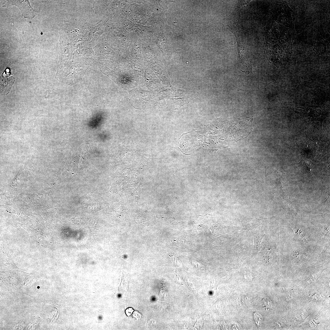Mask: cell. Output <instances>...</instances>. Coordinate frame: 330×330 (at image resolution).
Here are the masks:
<instances>
[{
  "mask_svg": "<svg viewBox=\"0 0 330 330\" xmlns=\"http://www.w3.org/2000/svg\"><path fill=\"white\" fill-rule=\"evenodd\" d=\"M231 31L233 33L237 40V44L238 51L239 56L242 60L245 70H251V65L247 59V57L246 50L242 45L240 37L237 35L235 32L230 27Z\"/></svg>",
  "mask_w": 330,
  "mask_h": 330,
  "instance_id": "obj_4",
  "label": "cell"
},
{
  "mask_svg": "<svg viewBox=\"0 0 330 330\" xmlns=\"http://www.w3.org/2000/svg\"><path fill=\"white\" fill-rule=\"evenodd\" d=\"M3 6L16 5L20 9L22 14L25 18L32 19L36 15V12L31 7L28 0L6 1Z\"/></svg>",
  "mask_w": 330,
  "mask_h": 330,
  "instance_id": "obj_2",
  "label": "cell"
},
{
  "mask_svg": "<svg viewBox=\"0 0 330 330\" xmlns=\"http://www.w3.org/2000/svg\"><path fill=\"white\" fill-rule=\"evenodd\" d=\"M258 314L254 312V314L255 321L258 325L259 324V321L261 320V317H262V316L259 314L258 313Z\"/></svg>",
  "mask_w": 330,
  "mask_h": 330,
  "instance_id": "obj_6",
  "label": "cell"
},
{
  "mask_svg": "<svg viewBox=\"0 0 330 330\" xmlns=\"http://www.w3.org/2000/svg\"><path fill=\"white\" fill-rule=\"evenodd\" d=\"M15 81L9 68L5 69L1 77L0 93L2 95L8 94Z\"/></svg>",
  "mask_w": 330,
  "mask_h": 330,
  "instance_id": "obj_3",
  "label": "cell"
},
{
  "mask_svg": "<svg viewBox=\"0 0 330 330\" xmlns=\"http://www.w3.org/2000/svg\"><path fill=\"white\" fill-rule=\"evenodd\" d=\"M297 144L299 150L302 153H311L315 151L314 145L310 140L305 139H300L297 141Z\"/></svg>",
  "mask_w": 330,
  "mask_h": 330,
  "instance_id": "obj_5",
  "label": "cell"
},
{
  "mask_svg": "<svg viewBox=\"0 0 330 330\" xmlns=\"http://www.w3.org/2000/svg\"><path fill=\"white\" fill-rule=\"evenodd\" d=\"M293 11L286 1L279 2L270 18L267 54L277 67L284 68L291 57L295 30L292 16Z\"/></svg>",
  "mask_w": 330,
  "mask_h": 330,
  "instance_id": "obj_1",
  "label": "cell"
},
{
  "mask_svg": "<svg viewBox=\"0 0 330 330\" xmlns=\"http://www.w3.org/2000/svg\"><path fill=\"white\" fill-rule=\"evenodd\" d=\"M118 296H119V297H120V295H118Z\"/></svg>",
  "mask_w": 330,
  "mask_h": 330,
  "instance_id": "obj_7",
  "label": "cell"
}]
</instances>
